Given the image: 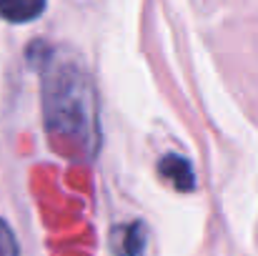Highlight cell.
<instances>
[{"label": "cell", "mask_w": 258, "mask_h": 256, "mask_svg": "<svg viewBox=\"0 0 258 256\" xmlns=\"http://www.w3.org/2000/svg\"><path fill=\"white\" fill-rule=\"evenodd\" d=\"M45 118L50 136L78 143L83 153L93 151L98 141L95 95L81 68L63 66L45 81Z\"/></svg>", "instance_id": "1"}, {"label": "cell", "mask_w": 258, "mask_h": 256, "mask_svg": "<svg viewBox=\"0 0 258 256\" xmlns=\"http://www.w3.org/2000/svg\"><path fill=\"white\" fill-rule=\"evenodd\" d=\"M161 176L166 181H171L178 191H193L196 188V176L190 164L183 156H166L161 161Z\"/></svg>", "instance_id": "2"}, {"label": "cell", "mask_w": 258, "mask_h": 256, "mask_svg": "<svg viewBox=\"0 0 258 256\" xmlns=\"http://www.w3.org/2000/svg\"><path fill=\"white\" fill-rule=\"evenodd\" d=\"M43 10L45 0H0V18L8 23H30Z\"/></svg>", "instance_id": "3"}, {"label": "cell", "mask_w": 258, "mask_h": 256, "mask_svg": "<svg viewBox=\"0 0 258 256\" xmlns=\"http://www.w3.org/2000/svg\"><path fill=\"white\" fill-rule=\"evenodd\" d=\"M0 256H20L15 234L3 219H0Z\"/></svg>", "instance_id": "4"}, {"label": "cell", "mask_w": 258, "mask_h": 256, "mask_svg": "<svg viewBox=\"0 0 258 256\" xmlns=\"http://www.w3.org/2000/svg\"><path fill=\"white\" fill-rule=\"evenodd\" d=\"M143 246V234H141V226H133L131 234H128V254H138Z\"/></svg>", "instance_id": "5"}]
</instances>
